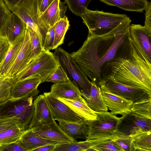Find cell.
<instances>
[{"label":"cell","mask_w":151,"mask_h":151,"mask_svg":"<svg viewBox=\"0 0 151 151\" xmlns=\"http://www.w3.org/2000/svg\"><path fill=\"white\" fill-rule=\"evenodd\" d=\"M131 22L127 16L106 34L100 36L88 34L80 49L70 54L80 69L98 86L105 84L109 79L110 63L132 52L134 46L129 33Z\"/></svg>","instance_id":"obj_1"},{"label":"cell","mask_w":151,"mask_h":151,"mask_svg":"<svg viewBox=\"0 0 151 151\" xmlns=\"http://www.w3.org/2000/svg\"><path fill=\"white\" fill-rule=\"evenodd\" d=\"M109 79L112 78L118 82L143 89L151 94V66L141 58L134 47L130 54L116 58L109 64Z\"/></svg>","instance_id":"obj_2"},{"label":"cell","mask_w":151,"mask_h":151,"mask_svg":"<svg viewBox=\"0 0 151 151\" xmlns=\"http://www.w3.org/2000/svg\"><path fill=\"white\" fill-rule=\"evenodd\" d=\"M88 29V34L101 35L108 33L124 21L127 16L125 14H114L87 8L81 17Z\"/></svg>","instance_id":"obj_3"},{"label":"cell","mask_w":151,"mask_h":151,"mask_svg":"<svg viewBox=\"0 0 151 151\" xmlns=\"http://www.w3.org/2000/svg\"><path fill=\"white\" fill-rule=\"evenodd\" d=\"M96 119L86 120L88 127L87 140L114 139L120 134L117 132L122 118L110 112L95 111Z\"/></svg>","instance_id":"obj_4"},{"label":"cell","mask_w":151,"mask_h":151,"mask_svg":"<svg viewBox=\"0 0 151 151\" xmlns=\"http://www.w3.org/2000/svg\"><path fill=\"white\" fill-rule=\"evenodd\" d=\"M53 53L70 81L78 89L81 96L88 98L91 82L77 65L71 54L61 47L57 48Z\"/></svg>","instance_id":"obj_5"},{"label":"cell","mask_w":151,"mask_h":151,"mask_svg":"<svg viewBox=\"0 0 151 151\" xmlns=\"http://www.w3.org/2000/svg\"><path fill=\"white\" fill-rule=\"evenodd\" d=\"M12 12L36 33L44 49L46 35L50 27L40 18L39 0H21L14 7Z\"/></svg>","instance_id":"obj_6"},{"label":"cell","mask_w":151,"mask_h":151,"mask_svg":"<svg viewBox=\"0 0 151 151\" xmlns=\"http://www.w3.org/2000/svg\"><path fill=\"white\" fill-rule=\"evenodd\" d=\"M59 64L53 54L43 49L41 53L29 63L14 79L15 82L29 77L39 75L42 83L57 69Z\"/></svg>","instance_id":"obj_7"},{"label":"cell","mask_w":151,"mask_h":151,"mask_svg":"<svg viewBox=\"0 0 151 151\" xmlns=\"http://www.w3.org/2000/svg\"><path fill=\"white\" fill-rule=\"evenodd\" d=\"M38 93L15 101H9L0 109V115L15 120L22 129H28L34 113V101Z\"/></svg>","instance_id":"obj_8"},{"label":"cell","mask_w":151,"mask_h":151,"mask_svg":"<svg viewBox=\"0 0 151 151\" xmlns=\"http://www.w3.org/2000/svg\"><path fill=\"white\" fill-rule=\"evenodd\" d=\"M130 38L141 58L151 66V30L145 26L132 24L129 27Z\"/></svg>","instance_id":"obj_9"},{"label":"cell","mask_w":151,"mask_h":151,"mask_svg":"<svg viewBox=\"0 0 151 151\" xmlns=\"http://www.w3.org/2000/svg\"><path fill=\"white\" fill-rule=\"evenodd\" d=\"M151 131V119L130 112L122 119L117 131L131 136Z\"/></svg>","instance_id":"obj_10"},{"label":"cell","mask_w":151,"mask_h":151,"mask_svg":"<svg viewBox=\"0 0 151 151\" xmlns=\"http://www.w3.org/2000/svg\"><path fill=\"white\" fill-rule=\"evenodd\" d=\"M43 94L54 120L78 122L84 120L50 92Z\"/></svg>","instance_id":"obj_11"},{"label":"cell","mask_w":151,"mask_h":151,"mask_svg":"<svg viewBox=\"0 0 151 151\" xmlns=\"http://www.w3.org/2000/svg\"><path fill=\"white\" fill-rule=\"evenodd\" d=\"M100 87L104 102L112 114L120 115L123 119L130 113L133 101L110 92L105 84Z\"/></svg>","instance_id":"obj_12"},{"label":"cell","mask_w":151,"mask_h":151,"mask_svg":"<svg viewBox=\"0 0 151 151\" xmlns=\"http://www.w3.org/2000/svg\"><path fill=\"white\" fill-rule=\"evenodd\" d=\"M42 83L38 75L28 77L15 83L12 86L9 101H14L24 99L36 93H39L38 86Z\"/></svg>","instance_id":"obj_13"},{"label":"cell","mask_w":151,"mask_h":151,"mask_svg":"<svg viewBox=\"0 0 151 151\" xmlns=\"http://www.w3.org/2000/svg\"><path fill=\"white\" fill-rule=\"evenodd\" d=\"M34 106V113L29 129H33L50 123L54 120L43 94L35 99Z\"/></svg>","instance_id":"obj_14"},{"label":"cell","mask_w":151,"mask_h":151,"mask_svg":"<svg viewBox=\"0 0 151 151\" xmlns=\"http://www.w3.org/2000/svg\"><path fill=\"white\" fill-rule=\"evenodd\" d=\"M27 25L13 12L4 22L0 29V35L12 44L25 30Z\"/></svg>","instance_id":"obj_15"},{"label":"cell","mask_w":151,"mask_h":151,"mask_svg":"<svg viewBox=\"0 0 151 151\" xmlns=\"http://www.w3.org/2000/svg\"><path fill=\"white\" fill-rule=\"evenodd\" d=\"M105 86L107 89L111 93L131 100L133 102L137 101L145 94L148 93L143 89L123 84L112 78H110L106 81Z\"/></svg>","instance_id":"obj_16"},{"label":"cell","mask_w":151,"mask_h":151,"mask_svg":"<svg viewBox=\"0 0 151 151\" xmlns=\"http://www.w3.org/2000/svg\"><path fill=\"white\" fill-rule=\"evenodd\" d=\"M32 129L41 137L48 140L66 142L76 141L75 139L66 134L55 120Z\"/></svg>","instance_id":"obj_17"},{"label":"cell","mask_w":151,"mask_h":151,"mask_svg":"<svg viewBox=\"0 0 151 151\" xmlns=\"http://www.w3.org/2000/svg\"><path fill=\"white\" fill-rule=\"evenodd\" d=\"M31 52L30 40L26 28L22 46L14 62L7 73V77L14 78L25 68L28 64Z\"/></svg>","instance_id":"obj_18"},{"label":"cell","mask_w":151,"mask_h":151,"mask_svg":"<svg viewBox=\"0 0 151 151\" xmlns=\"http://www.w3.org/2000/svg\"><path fill=\"white\" fill-rule=\"evenodd\" d=\"M50 93L57 98L83 102L85 100L78 89L70 81L55 83L51 87Z\"/></svg>","instance_id":"obj_19"},{"label":"cell","mask_w":151,"mask_h":151,"mask_svg":"<svg viewBox=\"0 0 151 151\" xmlns=\"http://www.w3.org/2000/svg\"><path fill=\"white\" fill-rule=\"evenodd\" d=\"M18 142L26 151H33L37 148L48 145H58L68 143L47 139L29 129L22 134Z\"/></svg>","instance_id":"obj_20"},{"label":"cell","mask_w":151,"mask_h":151,"mask_svg":"<svg viewBox=\"0 0 151 151\" xmlns=\"http://www.w3.org/2000/svg\"><path fill=\"white\" fill-rule=\"evenodd\" d=\"M26 30L12 44L4 60L0 66V78L7 77V73L14 62L22 46Z\"/></svg>","instance_id":"obj_21"},{"label":"cell","mask_w":151,"mask_h":151,"mask_svg":"<svg viewBox=\"0 0 151 151\" xmlns=\"http://www.w3.org/2000/svg\"><path fill=\"white\" fill-rule=\"evenodd\" d=\"M58 122L60 127L69 136L75 139L81 138L86 140L88 127L86 120L78 122Z\"/></svg>","instance_id":"obj_22"},{"label":"cell","mask_w":151,"mask_h":151,"mask_svg":"<svg viewBox=\"0 0 151 151\" xmlns=\"http://www.w3.org/2000/svg\"><path fill=\"white\" fill-rule=\"evenodd\" d=\"M110 6H117L124 10L143 12L148 5L147 0H99Z\"/></svg>","instance_id":"obj_23"},{"label":"cell","mask_w":151,"mask_h":151,"mask_svg":"<svg viewBox=\"0 0 151 151\" xmlns=\"http://www.w3.org/2000/svg\"><path fill=\"white\" fill-rule=\"evenodd\" d=\"M68 106L75 113L85 120L96 119L95 111L88 106L86 100L83 102L57 98Z\"/></svg>","instance_id":"obj_24"},{"label":"cell","mask_w":151,"mask_h":151,"mask_svg":"<svg viewBox=\"0 0 151 151\" xmlns=\"http://www.w3.org/2000/svg\"><path fill=\"white\" fill-rule=\"evenodd\" d=\"M91 82L90 96L88 98H84L88 106L95 112L107 111L108 109L104 102L100 87L94 82Z\"/></svg>","instance_id":"obj_25"},{"label":"cell","mask_w":151,"mask_h":151,"mask_svg":"<svg viewBox=\"0 0 151 151\" xmlns=\"http://www.w3.org/2000/svg\"><path fill=\"white\" fill-rule=\"evenodd\" d=\"M131 112L151 119V94L147 93L133 102Z\"/></svg>","instance_id":"obj_26"},{"label":"cell","mask_w":151,"mask_h":151,"mask_svg":"<svg viewBox=\"0 0 151 151\" xmlns=\"http://www.w3.org/2000/svg\"><path fill=\"white\" fill-rule=\"evenodd\" d=\"M60 0H54L40 16L42 21L50 27H53L61 19L59 7Z\"/></svg>","instance_id":"obj_27"},{"label":"cell","mask_w":151,"mask_h":151,"mask_svg":"<svg viewBox=\"0 0 151 151\" xmlns=\"http://www.w3.org/2000/svg\"><path fill=\"white\" fill-rule=\"evenodd\" d=\"M69 26V21L66 16L55 24V38L52 50L56 49L63 43L65 36Z\"/></svg>","instance_id":"obj_28"},{"label":"cell","mask_w":151,"mask_h":151,"mask_svg":"<svg viewBox=\"0 0 151 151\" xmlns=\"http://www.w3.org/2000/svg\"><path fill=\"white\" fill-rule=\"evenodd\" d=\"M132 137L135 151H151V131Z\"/></svg>","instance_id":"obj_29"},{"label":"cell","mask_w":151,"mask_h":151,"mask_svg":"<svg viewBox=\"0 0 151 151\" xmlns=\"http://www.w3.org/2000/svg\"><path fill=\"white\" fill-rule=\"evenodd\" d=\"M15 83L14 78H0V107L9 101L11 90Z\"/></svg>","instance_id":"obj_30"},{"label":"cell","mask_w":151,"mask_h":151,"mask_svg":"<svg viewBox=\"0 0 151 151\" xmlns=\"http://www.w3.org/2000/svg\"><path fill=\"white\" fill-rule=\"evenodd\" d=\"M93 145L91 140L76 141L57 145L54 151H87Z\"/></svg>","instance_id":"obj_31"},{"label":"cell","mask_w":151,"mask_h":151,"mask_svg":"<svg viewBox=\"0 0 151 151\" xmlns=\"http://www.w3.org/2000/svg\"><path fill=\"white\" fill-rule=\"evenodd\" d=\"M26 130L18 127L8 129L0 133V145L7 144L18 141Z\"/></svg>","instance_id":"obj_32"},{"label":"cell","mask_w":151,"mask_h":151,"mask_svg":"<svg viewBox=\"0 0 151 151\" xmlns=\"http://www.w3.org/2000/svg\"><path fill=\"white\" fill-rule=\"evenodd\" d=\"M93 146L91 148L96 151H124L114 140L98 139L91 140Z\"/></svg>","instance_id":"obj_33"},{"label":"cell","mask_w":151,"mask_h":151,"mask_svg":"<svg viewBox=\"0 0 151 151\" xmlns=\"http://www.w3.org/2000/svg\"><path fill=\"white\" fill-rule=\"evenodd\" d=\"M27 29L28 32L31 46V52L28 64L38 57L43 49L42 48L40 39L36 33L27 25Z\"/></svg>","instance_id":"obj_34"},{"label":"cell","mask_w":151,"mask_h":151,"mask_svg":"<svg viewBox=\"0 0 151 151\" xmlns=\"http://www.w3.org/2000/svg\"><path fill=\"white\" fill-rule=\"evenodd\" d=\"M91 0H65L69 10L76 16L81 17L83 11Z\"/></svg>","instance_id":"obj_35"},{"label":"cell","mask_w":151,"mask_h":151,"mask_svg":"<svg viewBox=\"0 0 151 151\" xmlns=\"http://www.w3.org/2000/svg\"><path fill=\"white\" fill-rule=\"evenodd\" d=\"M115 141L124 151H135L132 136L120 134L112 139Z\"/></svg>","instance_id":"obj_36"},{"label":"cell","mask_w":151,"mask_h":151,"mask_svg":"<svg viewBox=\"0 0 151 151\" xmlns=\"http://www.w3.org/2000/svg\"><path fill=\"white\" fill-rule=\"evenodd\" d=\"M69 80L64 70L59 65L57 69L47 78L45 81L57 83Z\"/></svg>","instance_id":"obj_37"},{"label":"cell","mask_w":151,"mask_h":151,"mask_svg":"<svg viewBox=\"0 0 151 151\" xmlns=\"http://www.w3.org/2000/svg\"><path fill=\"white\" fill-rule=\"evenodd\" d=\"M16 127H19L17 122L15 120L0 115V133L8 129Z\"/></svg>","instance_id":"obj_38"},{"label":"cell","mask_w":151,"mask_h":151,"mask_svg":"<svg viewBox=\"0 0 151 151\" xmlns=\"http://www.w3.org/2000/svg\"><path fill=\"white\" fill-rule=\"evenodd\" d=\"M55 24L48 29L45 38L44 49L49 50H52L55 38Z\"/></svg>","instance_id":"obj_39"},{"label":"cell","mask_w":151,"mask_h":151,"mask_svg":"<svg viewBox=\"0 0 151 151\" xmlns=\"http://www.w3.org/2000/svg\"><path fill=\"white\" fill-rule=\"evenodd\" d=\"M11 45L6 38L0 35V66L4 60Z\"/></svg>","instance_id":"obj_40"},{"label":"cell","mask_w":151,"mask_h":151,"mask_svg":"<svg viewBox=\"0 0 151 151\" xmlns=\"http://www.w3.org/2000/svg\"><path fill=\"white\" fill-rule=\"evenodd\" d=\"M11 13L4 0H0V29Z\"/></svg>","instance_id":"obj_41"},{"label":"cell","mask_w":151,"mask_h":151,"mask_svg":"<svg viewBox=\"0 0 151 151\" xmlns=\"http://www.w3.org/2000/svg\"><path fill=\"white\" fill-rule=\"evenodd\" d=\"M26 151L18 141L11 143L0 145V151Z\"/></svg>","instance_id":"obj_42"},{"label":"cell","mask_w":151,"mask_h":151,"mask_svg":"<svg viewBox=\"0 0 151 151\" xmlns=\"http://www.w3.org/2000/svg\"><path fill=\"white\" fill-rule=\"evenodd\" d=\"M145 26L151 30V2H149L148 6L145 10Z\"/></svg>","instance_id":"obj_43"},{"label":"cell","mask_w":151,"mask_h":151,"mask_svg":"<svg viewBox=\"0 0 151 151\" xmlns=\"http://www.w3.org/2000/svg\"><path fill=\"white\" fill-rule=\"evenodd\" d=\"M54 0H39L40 16L47 9Z\"/></svg>","instance_id":"obj_44"},{"label":"cell","mask_w":151,"mask_h":151,"mask_svg":"<svg viewBox=\"0 0 151 151\" xmlns=\"http://www.w3.org/2000/svg\"><path fill=\"white\" fill-rule=\"evenodd\" d=\"M57 145L55 144L46 145L37 148L33 151H54Z\"/></svg>","instance_id":"obj_45"},{"label":"cell","mask_w":151,"mask_h":151,"mask_svg":"<svg viewBox=\"0 0 151 151\" xmlns=\"http://www.w3.org/2000/svg\"><path fill=\"white\" fill-rule=\"evenodd\" d=\"M9 9L12 11L14 7L21 0H3Z\"/></svg>","instance_id":"obj_46"},{"label":"cell","mask_w":151,"mask_h":151,"mask_svg":"<svg viewBox=\"0 0 151 151\" xmlns=\"http://www.w3.org/2000/svg\"><path fill=\"white\" fill-rule=\"evenodd\" d=\"M65 2H62L60 1L59 2L60 16L61 19L63 18L65 16V14L67 8V6L65 5Z\"/></svg>","instance_id":"obj_47"},{"label":"cell","mask_w":151,"mask_h":151,"mask_svg":"<svg viewBox=\"0 0 151 151\" xmlns=\"http://www.w3.org/2000/svg\"><path fill=\"white\" fill-rule=\"evenodd\" d=\"M2 106L0 107V109H1V107H2Z\"/></svg>","instance_id":"obj_48"}]
</instances>
